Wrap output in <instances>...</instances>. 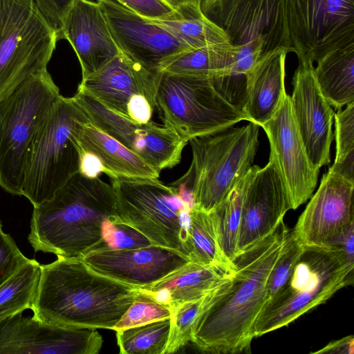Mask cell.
<instances>
[{
	"label": "cell",
	"mask_w": 354,
	"mask_h": 354,
	"mask_svg": "<svg viewBox=\"0 0 354 354\" xmlns=\"http://www.w3.org/2000/svg\"><path fill=\"white\" fill-rule=\"evenodd\" d=\"M290 229L283 221L233 260L234 272L227 290L201 313L192 342L203 352H248L254 324L266 301L269 274L280 255Z\"/></svg>",
	"instance_id": "1"
},
{
	"label": "cell",
	"mask_w": 354,
	"mask_h": 354,
	"mask_svg": "<svg viewBox=\"0 0 354 354\" xmlns=\"http://www.w3.org/2000/svg\"><path fill=\"white\" fill-rule=\"evenodd\" d=\"M138 288L101 274L81 258L41 265L33 317L68 327L113 330L138 296Z\"/></svg>",
	"instance_id": "2"
},
{
	"label": "cell",
	"mask_w": 354,
	"mask_h": 354,
	"mask_svg": "<svg viewBox=\"0 0 354 354\" xmlns=\"http://www.w3.org/2000/svg\"><path fill=\"white\" fill-rule=\"evenodd\" d=\"M116 216L112 185L77 173L50 199L33 207L28 240L35 252L79 258L97 249L105 223Z\"/></svg>",
	"instance_id": "3"
},
{
	"label": "cell",
	"mask_w": 354,
	"mask_h": 354,
	"mask_svg": "<svg viewBox=\"0 0 354 354\" xmlns=\"http://www.w3.org/2000/svg\"><path fill=\"white\" fill-rule=\"evenodd\" d=\"M259 127L250 122L190 139L189 168L171 184L190 193L194 207L211 212L252 166L259 145Z\"/></svg>",
	"instance_id": "4"
},
{
	"label": "cell",
	"mask_w": 354,
	"mask_h": 354,
	"mask_svg": "<svg viewBox=\"0 0 354 354\" xmlns=\"http://www.w3.org/2000/svg\"><path fill=\"white\" fill-rule=\"evenodd\" d=\"M304 248L287 282L261 308L254 338L288 326L353 284V269L339 250L329 245Z\"/></svg>",
	"instance_id": "5"
},
{
	"label": "cell",
	"mask_w": 354,
	"mask_h": 354,
	"mask_svg": "<svg viewBox=\"0 0 354 354\" xmlns=\"http://www.w3.org/2000/svg\"><path fill=\"white\" fill-rule=\"evenodd\" d=\"M60 95L46 68L0 101V187L5 192L22 196L29 149Z\"/></svg>",
	"instance_id": "6"
},
{
	"label": "cell",
	"mask_w": 354,
	"mask_h": 354,
	"mask_svg": "<svg viewBox=\"0 0 354 354\" xmlns=\"http://www.w3.org/2000/svg\"><path fill=\"white\" fill-rule=\"evenodd\" d=\"M111 181L118 221L137 230L153 245L185 253L189 214L194 207L186 192L158 179Z\"/></svg>",
	"instance_id": "7"
},
{
	"label": "cell",
	"mask_w": 354,
	"mask_h": 354,
	"mask_svg": "<svg viewBox=\"0 0 354 354\" xmlns=\"http://www.w3.org/2000/svg\"><path fill=\"white\" fill-rule=\"evenodd\" d=\"M88 116L73 97L62 95L29 149L22 196L34 207L50 199L78 173L79 153L73 136L77 122Z\"/></svg>",
	"instance_id": "8"
},
{
	"label": "cell",
	"mask_w": 354,
	"mask_h": 354,
	"mask_svg": "<svg viewBox=\"0 0 354 354\" xmlns=\"http://www.w3.org/2000/svg\"><path fill=\"white\" fill-rule=\"evenodd\" d=\"M156 108L162 122L187 141L245 118L216 89L213 77L162 71Z\"/></svg>",
	"instance_id": "9"
},
{
	"label": "cell",
	"mask_w": 354,
	"mask_h": 354,
	"mask_svg": "<svg viewBox=\"0 0 354 354\" xmlns=\"http://www.w3.org/2000/svg\"><path fill=\"white\" fill-rule=\"evenodd\" d=\"M57 41L32 0H0V101L47 68Z\"/></svg>",
	"instance_id": "10"
},
{
	"label": "cell",
	"mask_w": 354,
	"mask_h": 354,
	"mask_svg": "<svg viewBox=\"0 0 354 354\" xmlns=\"http://www.w3.org/2000/svg\"><path fill=\"white\" fill-rule=\"evenodd\" d=\"M292 52L313 64L354 43V0H285Z\"/></svg>",
	"instance_id": "11"
},
{
	"label": "cell",
	"mask_w": 354,
	"mask_h": 354,
	"mask_svg": "<svg viewBox=\"0 0 354 354\" xmlns=\"http://www.w3.org/2000/svg\"><path fill=\"white\" fill-rule=\"evenodd\" d=\"M200 9L234 46L292 52L285 0H201Z\"/></svg>",
	"instance_id": "12"
},
{
	"label": "cell",
	"mask_w": 354,
	"mask_h": 354,
	"mask_svg": "<svg viewBox=\"0 0 354 354\" xmlns=\"http://www.w3.org/2000/svg\"><path fill=\"white\" fill-rule=\"evenodd\" d=\"M162 72H153L120 52L97 72L82 79L77 91L133 122L151 121Z\"/></svg>",
	"instance_id": "13"
},
{
	"label": "cell",
	"mask_w": 354,
	"mask_h": 354,
	"mask_svg": "<svg viewBox=\"0 0 354 354\" xmlns=\"http://www.w3.org/2000/svg\"><path fill=\"white\" fill-rule=\"evenodd\" d=\"M89 120L160 172L180 163L188 143L171 129L151 121L133 122L77 90L73 96Z\"/></svg>",
	"instance_id": "14"
},
{
	"label": "cell",
	"mask_w": 354,
	"mask_h": 354,
	"mask_svg": "<svg viewBox=\"0 0 354 354\" xmlns=\"http://www.w3.org/2000/svg\"><path fill=\"white\" fill-rule=\"evenodd\" d=\"M120 52L149 71L162 72L181 54L192 50L167 29L115 0H97Z\"/></svg>",
	"instance_id": "15"
},
{
	"label": "cell",
	"mask_w": 354,
	"mask_h": 354,
	"mask_svg": "<svg viewBox=\"0 0 354 354\" xmlns=\"http://www.w3.org/2000/svg\"><path fill=\"white\" fill-rule=\"evenodd\" d=\"M261 127L270 144L269 160L284 184L290 209L312 196L319 169L310 160L293 114L290 95L286 94L273 115Z\"/></svg>",
	"instance_id": "16"
},
{
	"label": "cell",
	"mask_w": 354,
	"mask_h": 354,
	"mask_svg": "<svg viewBox=\"0 0 354 354\" xmlns=\"http://www.w3.org/2000/svg\"><path fill=\"white\" fill-rule=\"evenodd\" d=\"M102 344L95 328L52 325L21 313L0 319V354H96Z\"/></svg>",
	"instance_id": "17"
},
{
	"label": "cell",
	"mask_w": 354,
	"mask_h": 354,
	"mask_svg": "<svg viewBox=\"0 0 354 354\" xmlns=\"http://www.w3.org/2000/svg\"><path fill=\"white\" fill-rule=\"evenodd\" d=\"M353 191L354 183L328 168L292 230L301 245H326L354 222Z\"/></svg>",
	"instance_id": "18"
},
{
	"label": "cell",
	"mask_w": 354,
	"mask_h": 354,
	"mask_svg": "<svg viewBox=\"0 0 354 354\" xmlns=\"http://www.w3.org/2000/svg\"><path fill=\"white\" fill-rule=\"evenodd\" d=\"M290 102L308 156L317 169L330 162L334 111L317 84L313 64L299 62Z\"/></svg>",
	"instance_id": "19"
},
{
	"label": "cell",
	"mask_w": 354,
	"mask_h": 354,
	"mask_svg": "<svg viewBox=\"0 0 354 354\" xmlns=\"http://www.w3.org/2000/svg\"><path fill=\"white\" fill-rule=\"evenodd\" d=\"M80 258L95 272L138 288L156 283L191 261L183 252L156 245L93 250Z\"/></svg>",
	"instance_id": "20"
},
{
	"label": "cell",
	"mask_w": 354,
	"mask_h": 354,
	"mask_svg": "<svg viewBox=\"0 0 354 354\" xmlns=\"http://www.w3.org/2000/svg\"><path fill=\"white\" fill-rule=\"evenodd\" d=\"M290 209L284 184L272 161L258 166L243 201L238 254L272 232Z\"/></svg>",
	"instance_id": "21"
},
{
	"label": "cell",
	"mask_w": 354,
	"mask_h": 354,
	"mask_svg": "<svg viewBox=\"0 0 354 354\" xmlns=\"http://www.w3.org/2000/svg\"><path fill=\"white\" fill-rule=\"evenodd\" d=\"M62 38L76 53L82 79L99 71L120 53L97 1H73L64 18Z\"/></svg>",
	"instance_id": "22"
},
{
	"label": "cell",
	"mask_w": 354,
	"mask_h": 354,
	"mask_svg": "<svg viewBox=\"0 0 354 354\" xmlns=\"http://www.w3.org/2000/svg\"><path fill=\"white\" fill-rule=\"evenodd\" d=\"M288 53L285 48L270 50L246 73L241 109L245 120L261 127L279 108L287 93L285 64Z\"/></svg>",
	"instance_id": "23"
},
{
	"label": "cell",
	"mask_w": 354,
	"mask_h": 354,
	"mask_svg": "<svg viewBox=\"0 0 354 354\" xmlns=\"http://www.w3.org/2000/svg\"><path fill=\"white\" fill-rule=\"evenodd\" d=\"M77 147L95 154L103 173L113 179H158L160 171L92 123L78 121L73 131Z\"/></svg>",
	"instance_id": "24"
},
{
	"label": "cell",
	"mask_w": 354,
	"mask_h": 354,
	"mask_svg": "<svg viewBox=\"0 0 354 354\" xmlns=\"http://www.w3.org/2000/svg\"><path fill=\"white\" fill-rule=\"evenodd\" d=\"M234 272L222 266L191 261L156 283L138 289L172 309L198 299L227 282Z\"/></svg>",
	"instance_id": "25"
},
{
	"label": "cell",
	"mask_w": 354,
	"mask_h": 354,
	"mask_svg": "<svg viewBox=\"0 0 354 354\" xmlns=\"http://www.w3.org/2000/svg\"><path fill=\"white\" fill-rule=\"evenodd\" d=\"M314 75L332 107L338 110L354 102V43L332 50L318 60Z\"/></svg>",
	"instance_id": "26"
},
{
	"label": "cell",
	"mask_w": 354,
	"mask_h": 354,
	"mask_svg": "<svg viewBox=\"0 0 354 354\" xmlns=\"http://www.w3.org/2000/svg\"><path fill=\"white\" fill-rule=\"evenodd\" d=\"M185 252L192 261L222 266L234 270V265L219 243L216 224L211 212L191 209Z\"/></svg>",
	"instance_id": "27"
},
{
	"label": "cell",
	"mask_w": 354,
	"mask_h": 354,
	"mask_svg": "<svg viewBox=\"0 0 354 354\" xmlns=\"http://www.w3.org/2000/svg\"><path fill=\"white\" fill-rule=\"evenodd\" d=\"M176 8V13L167 19L151 20L192 49L229 43L225 33L205 17L200 7L186 4Z\"/></svg>",
	"instance_id": "28"
},
{
	"label": "cell",
	"mask_w": 354,
	"mask_h": 354,
	"mask_svg": "<svg viewBox=\"0 0 354 354\" xmlns=\"http://www.w3.org/2000/svg\"><path fill=\"white\" fill-rule=\"evenodd\" d=\"M257 167L256 165L250 166L225 198L211 212L221 247L232 261L238 254V239L244 194Z\"/></svg>",
	"instance_id": "29"
},
{
	"label": "cell",
	"mask_w": 354,
	"mask_h": 354,
	"mask_svg": "<svg viewBox=\"0 0 354 354\" xmlns=\"http://www.w3.org/2000/svg\"><path fill=\"white\" fill-rule=\"evenodd\" d=\"M238 48L230 43H223L192 49L171 61L162 71L218 78L227 71Z\"/></svg>",
	"instance_id": "30"
},
{
	"label": "cell",
	"mask_w": 354,
	"mask_h": 354,
	"mask_svg": "<svg viewBox=\"0 0 354 354\" xmlns=\"http://www.w3.org/2000/svg\"><path fill=\"white\" fill-rule=\"evenodd\" d=\"M40 276L41 264L30 259L0 286V319L32 310Z\"/></svg>",
	"instance_id": "31"
},
{
	"label": "cell",
	"mask_w": 354,
	"mask_h": 354,
	"mask_svg": "<svg viewBox=\"0 0 354 354\" xmlns=\"http://www.w3.org/2000/svg\"><path fill=\"white\" fill-rule=\"evenodd\" d=\"M231 280L198 299L183 303L171 309L170 333L165 354L174 353L192 342L198 317L208 306L227 290Z\"/></svg>",
	"instance_id": "32"
},
{
	"label": "cell",
	"mask_w": 354,
	"mask_h": 354,
	"mask_svg": "<svg viewBox=\"0 0 354 354\" xmlns=\"http://www.w3.org/2000/svg\"><path fill=\"white\" fill-rule=\"evenodd\" d=\"M170 318L115 330L121 354H165Z\"/></svg>",
	"instance_id": "33"
},
{
	"label": "cell",
	"mask_w": 354,
	"mask_h": 354,
	"mask_svg": "<svg viewBox=\"0 0 354 354\" xmlns=\"http://www.w3.org/2000/svg\"><path fill=\"white\" fill-rule=\"evenodd\" d=\"M334 114L336 153L330 169L354 183V102Z\"/></svg>",
	"instance_id": "34"
},
{
	"label": "cell",
	"mask_w": 354,
	"mask_h": 354,
	"mask_svg": "<svg viewBox=\"0 0 354 354\" xmlns=\"http://www.w3.org/2000/svg\"><path fill=\"white\" fill-rule=\"evenodd\" d=\"M138 290V296L114 326L113 330L170 318L171 309L168 306L151 295Z\"/></svg>",
	"instance_id": "35"
},
{
	"label": "cell",
	"mask_w": 354,
	"mask_h": 354,
	"mask_svg": "<svg viewBox=\"0 0 354 354\" xmlns=\"http://www.w3.org/2000/svg\"><path fill=\"white\" fill-rule=\"evenodd\" d=\"M304 249L290 230L283 250L269 274L266 283V302L275 295L287 282Z\"/></svg>",
	"instance_id": "36"
},
{
	"label": "cell",
	"mask_w": 354,
	"mask_h": 354,
	"mask_svg": "<svg viewBox=\"0 0 354 354\" xmlns=\"http://www.w3.org/2000/svg\"><path fill=\"white\" fill-rule=\"evenodd\" d=\"M151 245L152 243L145 235L131 226L118 221L116 216L105 223L102 241L95 250H129Z\"/></svg>",
	"instance_id": "37"
},
{
	"label": "cell",
	"mask_w": 354,
	"mask_h": 354,
	"mask_svg": "<svg viewBox=\"0 0 354 354\" xmlns=\"http://www.w3.org/2000/svg\"><path fill=\"white\" fill-rule=\"evenodd\" d=\"M30 259L24 255L0 221V286Z\"/></svg>",
	"instance_id": "38"
},
{
	"label": "cell",
	"mask_w": 354,
	"mask_h": 354,
	"mask_svg": "<svg viewBox=\"0 0 354 354\" xmlns=\"http://www.w3.org/2000/svg\"><path fill=\"white\" fill-rule=\"evenodd\" d=\"M136 14L149 19H165L176 12L169 0H115Z\"/></svg>",
	"instance_id": "39"
},
{
	"label": "cell",
	"mask_w": 354,
	"mask_h": 354,
	"mask_svg": "<svg viewBox=\"0 0 354 354\" xmlns=\"http://www.w3.org/2000/svg\"><path fill=\"white\" fill-rule=\"evenodd\" d=\"M41 14L57 35L62 38L63 21L74 0H32Z\"/></svg>",
	"instance_id": "40"
},
{
	"label": "cell",
	"mask_w": 354,
	"mask_h": 354,
	"mask_svg": "<svg viewBox=\"0 0 354 354\" xmlns=\"http://www.w3.org/2000/svg\"><path fill=\"white\" fill-rule=\"evenodd\" d=\"M326 245L339 250L344 254L348 266L354 268V222L335 236Z\"/></svg>",
	"instance_id": "41"
},
{
	"label": "cell",
	"mask_w": 354,
	"mask_h": 354,
	"mask_svg": "<svg viewBox=\"0 0 354 354\" xmlns=\"http://www.w3.org/2000/svg\"><path fill=\"white\" fill-rule=\"evenodd\" d=\"M78 149V173L88 178H97L103 173V167L98 158L93 153Z\"/></svg>",
	"instance_id": "42"
},
{
	"label": "cell",
	"mask_w": 354,
	"mask_h": 354,
	"mask_svg": "<svg viewBox=\"0 0 354 354\" xmlns=\"http://www.w3.org/2000/svg\"><path fill=\"white\" fill-rule=\"evenodd\" d=\"M354 351V338L353 335L346 336L333 341L313 353H339L353 354Z\"/></svg>",
	"instance_id": "43"
},
{
	"label": "cell",
	"mask_w": 354,
	"mask_h": 354,
	"mask_svg": "<svg viewBox=\"0 0 354 354\" xmlns=\"http://www.w3.org/2000/svg\"><path fill=\"white\" fill-rule=\"evenodd\" d=\"M201 1V0H169L171 5L175 8L186 4H191L200 7Z\"/></svg>",
	"instance_id": "44"
}]
</instances>
